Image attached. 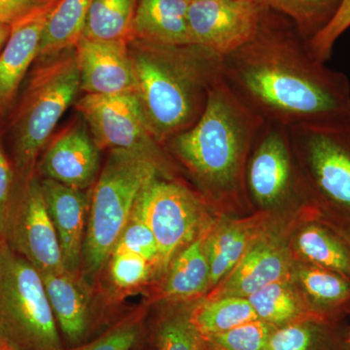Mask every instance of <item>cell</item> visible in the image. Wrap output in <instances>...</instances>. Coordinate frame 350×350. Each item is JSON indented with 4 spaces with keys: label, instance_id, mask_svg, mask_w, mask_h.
Masks as SVG:
<instances>
[{
    "label": "cell",
    "instance_id": "9a60e30c",
    "mask_svg": "<svg viewBox=\"0 0 350 350\" xmlns=\"http://www.w3.org/2000/svg\"><path fill=\"white\" fill-rule=\"evenodd\" d=\"M40 275L64 347H76L96 337L94 332L105 319L94 308L90 286L81 276L68 271Z\"/></svg>",
    "mask_w": 350,
    "mask_h": 350
},
{
    "label": "cell",
    "instance_id": "7402d4cb",
    "mask_svg": "<svg viewBox=\"0 0 350 350\" xmlns=\"http://www.w3.org/2000/svg\"><path fill=\"white\" fill-rule=\"evenodd\" d=\"M293 282L313 312L331 323L350 313V280L345 276L298 261Z\"/></svg>",
    "mask_w": 350,
    "mask_h": 350
},
{
    "label": "cell",
    "instance_id": "83f0119b",
    "mask_svg": "<svg viewBox=\"0 0 350 350\" xmlns=\"http://www.w3.org/2000/svg\"><path fill=\"white\" fill-rule=\"evenodd\" d=\"M336 323L310 319L278 327L264 350H342Z\"/></svg>",
    "mask_w": 350,
    "mask_h": 350
},
{
    "label": "cell",
    "instance_id": "ac0fdd59",
    "mask_svg": "<svg viewBox=\"0 0 350 350\" xmlns=\"http://www.w3.org/2000/svg\"><path fill=\"white\" fill-rule=\"evenodd\" d=\"M57 0L11 27L0 52V110L10 105L25 73L38 59L44 29Z\"/></svg>",
    "mask_w": 350,
    "mask_h": 350
},
{
    "label": "cell",
    "instance_id": "ab89813d",
    "mask_svg": "<svg viewBox=\"0 0 350 350\" xmlns=\"http://www.w3.org/2000/svg\"><path fill=\"white\" fill-rule=\"evenodd\" d=\"M7 344L5 334H4L3 329H2L1 324H0V350L3 349Z\"/></svg>",
    "mask_w": 350,
    "mask_h": 350
},
{
    "label": "cell",
    "instance_id": "836d02e7",
    "mask_svg": "<svg viewBox=\"0 0 350 350\" xmlns=\"http://www.w3.org/2000/svg\"><path fill=\"white\" fill-rule=\"evenodd\" d=\"M113 251H126L144 257L153 267L155 278H158V244L149 226L137 214L133 213Z\"/></svg>",
    "mask_w": 350,
    "mask_h": 350
},
{
    "label": "cell",
    "instance_id": "d6a6232c",
    "mask_svg": "<svg viewBox=\"0 0 350 350\" xmlns=\"http://www.w3.org/2000/svg\"><path fill=\"white\" fill-rule=\"evenodd\" d=\"M109 280L115 289L131 291L155 278L150 262L126 251H113L107 264Z\"/></svg>",
    "mask_w": 350,
    "mask_h": 350
},
{
    "label": "cell",
    "instance_id": "e575fe53",
    "mask_svg": "<svg viewBox=\"0 0 350 350\" xmlns=\"http://www.w3.org/2000/svg\"><path fill=\"white\" fill-rule=\"evenodd\" d=\"M350 27V0H342L333 19L319 33L306 41L315 59L326 63L330 59L334 46Z\"/></svg>",
    "mask_w": 350,
    "mask_h": 350
},
{
    "label": "cell",
    "instance_id": "277c9868",
    "mask_svg": "<svg viewBox=\"0 0 350 350\" xmlns=\"http://www.w3.org/2000/svg\"><path fill=\"white\" fill-rule=\"evenodd\" d=\"M167 172L140 152L112 149L90 198L80 276L89 286L107 267L144 189Z\"/></svg>",
    "mask_w": 350,
    "mask_h": 350
},
{
    "label": "cell",
    "instance_id": "4fadbf2b",
    "mask_svg": "<svg viewBox=\"0 0 350 350\" xmlns=\"http://www.w3.org/2000/svg\"><path fill=\"white\" fill-rule=\"evenodd\" d=\"M295 265L296 260L286 241L269 227L236 267L202 298H248L271 283L293 280Z\"/></svg>",
    "mask_w": 350,
    "mask_h": 350
},
{
    "label": "cell",
    "instance_id": "f546056e",
    "mask_svg": "<svg viewBox=\"0 0 350 350\" xmlns=\"http://www.w3.org/2000/svg\"><path fill=\"white\" fill-rule=\"evenodd\" d=\"M282 14L296 25L306 41L319 33L333 19L342 0H257Z\"/></svg>",
    "mask_w": 350,
    "mask_h": 350
},
{
    "label": "cell",
    "instance_id": "74e56055",
    "mask_svg": "<svg viewBox=\"0 0 350 350\" xmlns=\"http://www.w3.org/2000/svg\"><path fill=\"white\" fill-rule=\"evenodd\" d=\"M317 218L325 223L336 232H338L350 246V219L336 215V214L327 213L319 208Z\"/></svg>",
    "mask_w": 350,
    "mask_h": 350
},
{
    "label": "cell",
    "instance_id": "5bb4252c",
    "mask_svg": "<svg viewBox=\"0 0 350 350\" xmlns=\"http://www.w3.org/2000/svg\"><path fill=\"white\" fill-rule=\"evenodd\" d=\"M75 56L80 90L86 94L135 96L137 79L126 41L81 38L75 47Z\"/></svg>",
    "mask_w": 350,
    "mask_h": 350
},
{
    "label": "cell",
    "instance_id": "d590c367",
    "mask_svg": "<svg viewBox=\"0 0 350 350\" xmlns=\"http://www.w3.org/2000/svg\"><path fill=\"white\" fill-rule=\"evenodd\" d=\"M14 172L0 147V241H5L7 222L13 204Z\"/></svg>",
    "mask_w": 350,
    "mask_h": 350
},
{
    "label": "cell",
    "instance_id": "f1b7e54d",
    "mask_svg": "<svg viewBox=\"0 0 350 350\" xmlns=\"http://www.w3.org/2000/svg\"><path fill=\"white\" fill-rule=\"evenodd\" d=\"M186 304H174L157 317L150 333L156 350H206L202 336L191 321L192 305Z\"/></svg>",
    "mask_w": 350,
    "mask_h": 350
},
{
    "label": "cell",
    "instance_id": "3957f363",
    "mask_svg": "<svg viewBox=\"0 0 350 350\" xmlns=\"http://www.w3.org/2000/svg\"><path fill=\"white\" fill-rule=\"evenodd\" d=\"M262 122L221 78L200 119L165 144L207 198L237 199L245 188L246 163Z\"/></svg>",
    "mask_w": 350,
    "mask_h": 350
},
{
    "label": "cell",
    "instance_id": "4dcf8cb0",
    "mask_svg": "<svg viewBox=\"0 0 350 350\" xmlns=\"http://www.w3.org/2000/svg\"><path fill=\"white\" fill-rule=\"evenodd\" d=\"M146 315L144 308L131 310L84 344L57 350H133L146 335Z\"/></svg>",
    "mask_w": 350,
    "mask_h": 350
},
{
    "label": "cell",
    "instance_id": "9c48e42d",
    "mask_svg": "<svg viewBox=\"0 0 350 350\" xmlns=\"http://www.w3.org/2000/svg\"><path fill=\"white\" fill-rule=\"evenodd\" d=\"M297 163L289 129L262 122L244 175L245 189L258 206H280L292 197L295 190L310 192L303 172L297 174Z\"/></svg>",
    "mask_w": 350,
    "mask_h": 350
},
{
    "label": "cell",
    "instance_id": "7bdbcfd3",
    "mask_svg": "<svg viewBox=\"0 0 350 350\" xmlns=\"http://www.w3.org/2000/svg\"><path fill=\"white\" fill-rule=\"evenodd\" d=\"M4 27H9V25H0V29H3Z\"/></svg>",
    "mask_w": 350,
    "mask_h": 350
},
{
    "label": "cell",
    "instance_id": "f6af8a7d",
    "mask_svg": "<svg viewBox=\"0 0 350 350\" xmlns=\"http://www.w3.org/2000/svg\"><path fill=\"white\" fill-rule=\"evenodd\" d=\"M349 347H350V332H349Z\"/></svg>",
    "mask_w": 350,
    "mask_h": 350
},
{
    "label": "cell",
    "instance_id": "1f68e13d",
    "mask_svg": "<svg viewBox=\"0 0 350 350\" xmlns=\"http://www.w3.org/2000/svg\"><path fill=\"white\" fill-rule=\"evenodd\" d=\"M275 328L256 319L231 330L202 338L206 350H264Z\"/></svg>",
    "mask_w": 350,
    "mask_h": 350
},
{
    "label": "cell",
    "instance_id": "5b68a950",
    "mask_svg": "<svg viewBox=\"0 0 350 350\" xmlns=\"http://www.w3.org/2000/svg\"><path fill=\"white\" fill-rule=\"evenodd\" d=\"M0 324L14 350L64 347L40 273L0 241Z\"/></svg>",
    "mask_w": 350,
    "mask_h": 350
},
{
    "label": "cell",
    "instance_id": "6da1fadb",
    "mask_svg": "<svg viewBox=\"0 0 350 350\" xmlns=\"http://www.w3.org/2000/svg\"><path fill=\"white\" fill-rule=\"evenodd\" d=\"M221 72L251 111L287 128L350 110L347 76L315 59L294 23L265 6L256 33L222 57Z\"/></svg>",
    "mask_w": 350,
    "mask_h": 350
},
{
    "label": "cell",
    "instance_id": "603a6c76",
    "mask_svg": "<svg viewBox=\"0 0 350 350\" xmlns=\"http://www.w3.org/2000/svg\"><path fill=\"white\" fill-rule=\"evenodd\" d=\"M301 225L295 234L298 261L335 271L350 280V246L338 232L317 218Z\"/></svg>",
    "mask_w": 350,
    "mask_h": 350
},
{
    "label": "cell",
    "instance_id": "7c38bea8",
    "mask_svg": "<svg viewBox=\"0 0 350 350\" xmlns=\"http://www.w3.org/2000/svg\"><path fill=\"white\" fill-rule=\"evenodd\" d=\"M262 9L257 0L191 2L188 21L193 43L224 57L256 33Z\"/></svg>",
    "mask_w": 350,
    "mask_h": 350
},
{
    "label": "cell",
    "instance_id": "60d3db41",
    "mask_svg": "<svg viewBox=\"0 0 350 350\" xmlns=\"http://www.w3.org/2000/svg\"><path fill=\"white\" fill-rule=\"evenodd\" d=\"M146 340H147V333L146 335L144 336V338H142V340H140L139 342L137 345H135V349L133 350H146Z\"/></svg>",
    "mask_w": 350,
    "mask_h": 350
},
{
    "label": "cell",
    "instance_id": "d4e9b609",
    "mask_svg": "<svg viewBox=\"0 0 350 350\" xmlns=\"http://www.w3.org/2000/svg\"><path fill=\"white\" fill-rule=\"evenodd\" d=\"M93 0H57L44 29L38 59L47 62L75 49Z\"/></svg>",
    "mask_w": 350,
    "mask_h": 350
},
{
    "label": "cell",
    "instance_id": "ffe728a7",
    "mask_svg": "<svg viewBox=\"0 0 350 350\" xmlns=\"http://www.w3.org/2000/svg\"><path fill=\"white\" fill-rule=\"evenodd\" d=\"M214 223L200 232L170 262L163 275V300L170 304L194 303L211 289V269L206 241Z\"/></svg>",
    "mask_w": 350,
    "mask_h": 350
},
{
    "label": "cell",
    "instance_id": "8992f818",
    "mask_svg": "<svg viewBox=\"0 0 350 350\" xmlns=\"http://www.w3.org/2000/svg\"><path fill=\"white\" fill-rule=\"evenodd\" d=\"M288 129L317 206L350 219V110Z\"/></svg>",
    "mask_w": 350,
    "mask_h": 350
},
{
    "label": "cell",
    "instance_id": "e0dca14e",
    "mask_svg": "<svg viewBox=\"0 0 350 350\" xmlns=\"http://www.w3.org/2000/svg\"><path fill=\"white\" fill-rule=\"evenodd\" d=\"M41 186L59 239L64 269L72 275H80L90 197L85 191L51 179L43 178Z\"/></svg>",
    "mask_w": 350,
    "mask_h": 350
},
{
    "label": "cell",
    "instance_id": "2e32d148",
    "mask_svg": "<svg viewBox=\"0 0 350 350\" xmlns=\"http://www.w3.org/2000/svg\"><path fill=\"white\" fill-rule=\"evenodd\" d=\"M88 130L86 123L75 122L51 142L38 165L44 179L83 191L94 186L100 174V148Z\"/></svg>",
    "mask_w": 350,
    "mask_h": 350
},
{
    "label": "cell",
    "instance_id": "b9f144b4",
    "mask_svg": "<svg viewBox=\"0 0 350 350\" xmlns=\"http://www.w3.org/2000/svg\"><path fill=\"white\" fill-rule=\"evenodd\" d=\"M2 350H14L12 347H9L8 345H6L5 347H3Z\"/></svg>",
    "mask_w": 350,
    "mask_h": 350
},
{
    "label": "cell",
    "instance_id": "52a82bcc",
    "mask_svg": "<svg viewBox=\"0 0 350 350\" xmlns=\"http://www.w3.org/2000/svg\"><path fill=\"white\" fill-rule=\"evenodd\" d=\"M44 63L32 77L15 126L16 167L27 179L80 89L75 49Z\"/></svg>",
    "mask_w": 350,
    "mask_h": 350
},
{
    "label": "cell",
    "instance_id": "44dd1931",
    "mask_svg": "<svg viewBox=\"0 0 350 350\" xmlns=\"http://www.w3.org/2000/svg\"><path fill=\"white\" fill-rule=\"evenodd\" d=\"M188 0H137L133 38L165 45L193 43Z\"/></svg>",
    "mask_w": 350,
    "mask_h": 350
},
{
    "label": "cell",
    "instance_id": "4316f807",
    "mask_svg": "<svg viewBox=\"0 0 350 350\" xmlns=\"http://www.w3.org/2000/svg\"><path fill=\"white\" fill-rule=\"evenodd\" d=\"M190 319L202 337L223 333L258 319L247 298H200L191 306Z\"/></svg>",
    "mask_w": 350,
    "mask_h": 350
},
{
    "label": "cell",
    "instance_id": "8fae6325",
    "mask_svg": "<svg viewBox=\"0 0 350 350\" xmlns=\"http://www.w3.org/2000/svg\"><path fill=\"white\" fill-rule=\"evenodd\" d=\"M5 241L11 250L31 262L39 273H61L64 269L56 230L48 213L41 180L27 179L22 195L13 200Z\"/></svg>",
    "mask_w": 350,
    "mask_h": 350
},
{
    "label": "cell",
    "instance_id": "f35d334b",
    "mask_svg": "<svg viewBox=\"0 0 350 350\" xmlns=\"http://www.w3.org/2000/svg\"><path fill=\"white\" fill-rule=\"evenodd\" d=\"M11 27H4L3 29H0V52L3 49L5 45L7 39L10 36Z\"/></svg>",
    "mask_w": 350,
    "mask_h": 350
},
{
    "label": "cell",
    "instance_id": "8d00e7d4",
    "mask_svg": "<svg viewBox=\"0 0 350 350\" xmlns=\"http://www.w3.org/2000/svg\"><path fill=\"white\" fill-rule=\"evenodd\" d=\"M53 0H0V25H12L48 5Z\"/></svg>",
    "mask_w": 350,
    "mask_h": 350
},
{
    "label": "cell",
    "instance_id": "30bf717a",
    "mask_svg": "<svg viewBox=\"0 0 350 350\" xmlns=\"http://www.w3.org/2000/svg\"><path fill=\"white\" fill-rule=\"evenodd\" d=\"M76 109L98 148L140 152L165 169L162 145L152 137L135 94H85L76 103Z\"/></svg>",
    "mask_w": 350,
    "mask_h": 350
},
{
    "label": "cell",
    "instance_id": "cb8c5ba5",
    "mask_svg": "<svg viewBox=\"0 0 350 350\" xmlns=\"http://www.w3.org/2000/svg\"><path fill=\"white\" fill-rule=\"evenodd\" d=\"M247 299L258 319L276 328L304 320L326 321L313 312L293 280L271 283L250 295Z\"/></svg>",
    "mask_w": 350,
    "mask_h": 350
},
{
    "label": "cell",
    "instance_id": "d6986e66",
    "mask_svg": "<svg viewBox=\"0 0 350 350\" xmlns=\"http://www.w3.org/2000/svg\"><path fill=\"white\" fill-rule=\"evenodd\" d=\"M269 213L250 217L228 220L211 228L206 241L207 260L211 269V291L241 261L252 244L269 227Z\"/></svg>",
    "mask_w": 350,
    "mask_h": 350
},
{
    "label": "cell",
    "instance_id": "ba28073f",
    "mask_svg": "<svg viewBox=\"0 0 350 350\" xmlns=\"http://www.w3.org/2000/svg\"><path fill=\"white\" fill-rule=\"evenodd\" d=\"M133 213L144 219L155 237L158 278H163L174 257L213 223L202 196L163 174L147 184Z\"/></svg>",
    "mask_w": 350,
    "mask_h": 350
},
{
    "label": "cell",
    "instance_id": "ee69618b",
    "mask_svg": "<svg viewBox=\"0 0 350 350\" xmlns=\"http://www.w3.org/2000/svg\"><path fill=\"white\" fill-rule=\"evenodd\" d=\"M188 1L191 3V2L198 1V0H188Z\"/></svg>",
    "mask_w": 350,
    "mask_h": 350
},
{
    "label": "cell",
    "instance_id": "484cf974",
    "mask_svg": "<svg viewBox=\"0 0 350 350\" xmlns=\"http://www.w3.org/2000/svg\"><path fill=\"white\" fill-rule=\"evenodd\" d=\"M137 7V0H93L81 38L130 42Z\"/></svg>",
    "mask_w": 350,
    "mask_h": 350
},
{
    "label": "cell",
    "instance_id": "7a4b0ae2",
    "mask_svg": "<svg viewBox=\"0 0 350 350\" xmlns=\"http://www.w3.org/2000/svg\"><path fill=\"white\" fill-rule=\"evenodd\" d=\"M129 49L138 103L159 144L191 128L222 78V57L198 44L165 45L133 39Z\"/></svg>",
    "mask_w": 350,
    "mask_h": 350
}]
</instances>
